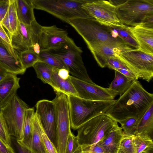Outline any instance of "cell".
I'll list each match as a JSON object with an SVG mask.
<instances>
[{"mask_svg": "<svg viewBox=\"0 0 153 153\" xmlns=\"http://www.w3.org/2000/svg\"><path fill=\"white\" fill-rule=\"evenodd\" d=\"M48 51L65 65L72 76L85 82L94 84L88 74L81 56L82 51L68 37L67 41Z\"/></svg>", "mask_w": 153, "mask_h": 153, "instance_id": "obj_3", "label": "cell"}, {"mask_svg": "<svg viewBox=\"0 0 153 153\" xmlns=\"http://www.w3.org/2000/svg\"><path fill=\"white\" fill-rule=\"evenodd\" d=\"M28 105L16 94L5 106L0 108V117L10 135L21 140L25 114Z\"/></svg>", "mask_w": 153, "mask_h": 153, "instance_id": "obj_9", "label": "cell"}, {"mask_svg": "<svg viewBox=\"0 0 153 153\" xmlns=\"http://www.w3.org/2000/svg\"><path fill=\"white\" fill-rule=\"evenodd\" d=\"M87 0H32L34 9L45 11L68 23L77 18L93 19L82 8Z\"/></svg>", "mask_w": 153, "mask_h": 153, "instance_id": "obj_4", "label": "cell"}, {"mask_svg": "<svg viewBox=\"0 0 153 153\" xmlns=\"http://www.w3.org/2000/svg\"><path fill=\"white\" fill-rule=\"evenodd\" d=\"M114 78L108 88L113 92L116 97L120 96L129 88L134 81L116 71L114 70Z\"/></svg>", "mask_w": 153, "mask_h": 153, "instance_id": "obj_27", "label": "cell"}, {"mask_svg": "<svg viewBox=\"0 0 153 153\" xmlns=\"http://www.w3.org/2000/svg\"><path fill=\"white\" fill-rule=\"evenodd\" d=\"M141 118L131 117L119 122L124 135L134 136L136 134L139 121Z\"/></svg>", "mask_w": 153, "mask_h": 153, "instance_id": "obj_33", "label": "cell"}, {"mask_svg": "<svg viewBox=\"0 0 153 153\" xmlns=\"http://www.w3.org/2000/svg\"><path fill=\"white\" fill-rule=\"evenodd\" d=\"M69 79L78 97L81 98L94 101H110L114 100L116 97L108 88L85 82L71 75Z\"/></svg>", "mask_w": 153, "mask_h": 153, "instance_id": "obj_13", "label": "cell"}, {"mask_svg": "<svg viewBox=\"0 0 153 153\" xmlns=\"http://www.w3.org/2000/svg\"><path fill=\"white\" fill-rule=\"evenodd\" d=\"M19 59L25 69L33 67L39 61L38 55L33 49H28L17 53Z\"/></svg>", "mask_w": 153, "mask_h": 153, "instance_id": "obj_31", "label": "cell"}, {"mask_svg": "<svg viewBox=\"0 0 153 153\" xmlns=\"http://www.w3.org/2000/svg\"><path fill=\"white\" fill-rule=\"evenodd\" d=\"M119 126L117 122L106 114L95 117L77 130L79 146L95 145Z\"/></svg>", "mask_w": 153, "mask_h": 153, "instance_id": "obj_6", "label": "cell"}, {"mask_svg": "<svg viewBox=\"0 0 153 153\" xmlns=\"http://www.w3.org/2000/svg\"><path fill=\"white\" fill-rule=\"evenodd\" d=\"M10 136L7 127L0 117V139L7 145L11 146Z\"/></svg>", "mask_w": 153, "mask_h": 153, "instance_id": "obj_39", "label": "cell"}, {"mask_svg": "<svg viewBox=\"0 0 153 153\" xmlns=\"http://www.w3.org/2000/svg\"><path fill=\"white\" fill-rule=\"evenodd\" d=\"M58 75L60 78L64 79H69L70 76L68 71L65 68L59 69Z\"/></svg>", "mask_w": 153, "mask_h": 153, "instance_id": "obj_42", "label": "cell"}, {"mask_svg": "<svg viewBox=\"0 0 153 153\" xmlns=\"http://www.w3.org/2000/svg\"><path fill=\"white\" fill-rule=\"evenodd\" d=\"M82 8L102 25L109 27L126 26L118 19L116 6L110 0H88L82 5Z\"/></svg>", "mask_w": 153, "mask_h": 153, "instance_id": "obj_11", "label": "cell"}, {"mask_svg": "<svg viewBox=\"0 0 153 153\" xmlns=\"http://www.w3.org/2000/svg\"><path fill=\"white\" fill-rule=\"evenodd\" d=\"M20 79L17 75L8 73L0 81V108L6 105L16 95L20 87Z\"/></svg>", "mask_w": 153, "mask_h": 153, "instance_id": "obj_18", "label": "cell"}, {"mask_svg": "<svg viewBox=\"0 0 153 153\" xmlns=\"http://www.w3.org/2000/svg\"><path fill=\"white\" fill-rule=\"evenodd\" d=\"M10 0H0V23L8 10Z\"/></svg>", "mask_w": 153, "mask_h": 153, "instance_id": "obj_40", "label": "cell"}, {"mask_svg": "<svg viewBox=\"0 0 153 153\" xmlns=\"http://www.w3.org/2000/svg\"><path fill=\"white\" fill-rule=\"evenodd\" d=\"M135 76L149 82L153 77V54L144 52L139 49L127 51L117 55Z\"/></svg>", "mask_w": 153, "mask_h": 153, "instance_id": "obj_10", "label": "cell"}, {"mask_svg": "<svg viewBox=\"0 0 153 153\" xmlns=\"http://www.w3.org/2000/svg\"><path fill=\"white\" fill-rule=\"evenodd\" d=\"M124 135L122 129L119 126L109 132L97 143L109 153H117Z\"/></svg>", "mask_w": 153, "mask_h": 153, "instance_id": "obj_20", "label": "cell"}, {"mask_svg": "<svg viewBox=\"0 0 153 153\" xmlns=\"http://www.w3.org/2000/svg\"><path fill=\"white\" fill-rule=\"evenodd\" d=\"M52 100L54 105L56 121V147L58 153H65L68 135L71 132L68 96L56 92Z\"/></svg>", "mask_w": 153, "mask_h": 153, "instance_id": "obj_8", "label": "cell"}, {"mask_svg": "<svg viewBox=\"0 0 153 153\" xmlns=\"http://www.w3.org/2000/svg\"><path fill=\"white\" fill-rule=\"evenodd\" d=\"M8 73L7 71L0 65V81L5 77Z\"/></svg>", "mask_w": 153, "mask_h": 153, "instance_id": "obj_44", "label": "cell"}, {"mask_svg": "<svg viewBox=\"0 0 153 153\" xmlns=\"http://www.w3.org/2000/svg\"><path fill=\"white\" fill-rule=\"evenodd\" d=\"M16 10L19 22L30 25L35 20L32 0H16Z\"/></svg>", "mask_w": 153, "mask_h": 153, "instance_id": "obj_22", "label": "cell"}, {"mask_svg": "<svg viewBox=\"0 0 153 153\" xmlns=\"http://www.w3.org/2000/svg\"><path fill=\"white\" fill-rule=\"evenodd\" d=\"M111 1L116 6L118 19L126 26L141 25L147 17L153 15V0Z\"/></svg>", "mask_w": 153, "mask_h": 153, "instance_id": "obj_5", "label": "cell"}, {"mask_svg": "<svg viewBox=\"0 0 153 153\" xmlns=\"http://www.w3.org/2000/svg\"><path fill=\"white\" fill-rule=\"evenodd\" d=\"M68 23L82 37L87 45L97 42L125 44L113 36L109 27L102 25L94 19L77 18L69 20Z\"/></svg>", "mask_w": 153, "mask_h": 153, "instance_id": "obj_7", "label": "cell"}, {"mask_svg": "<svg viewBox=\"0 0 153 153\" xmlns=\"http://www.w3.org/2000/svg\"><path fill=\"white\" fill-rule=\"evenodd\" d=\"M33 108H29L26 111L24 120L23 134L21 140H17L18 144L27 148L31 137L33 122L35 114Z\"/></svg>", "mask_w": 153, "mask_h": 153, "instance_id": "obj_26", "label": "cell"}, {"mask_svg": "<svg viewBox=\"0 0 153 153\" xmlns=\"http://www.w3.org/2000/svg\"><path fill=\"white\" fill-rule=\"evenodd\" d=\"M39 128L42 141L48 153H58L56 146L50 140L46 133L40 120Z\"/></svg>", "mask_w": 153, "mask_h": 153, "instance_id": "obj_36", "label": "cell"}, {"mask_svg": "<svg viewBox=\"0 0 153 153\" xmlns=\"http://www.w3.org/2000/svg\"><path fill=\"white\" fill-rule=\"evenodd\" d=\"M0 65L8 73L16 75L23 74L26 70L23 68L19 60L13 56L4 45L1 42Z\"/></svg>", "mask_w": 153, "mask_h": 153, "instance_id": "obj_19", "label": "cell"}, {"mask_svg": "<svg viewBox=\"0 0 153 153\" xmlns=\"http://www.w3.org/2000/svg\"><path fill=\"white\" fill-rule=\"evenodd\" d=\"M68 96L71 128L74 130L95 117L105 114L117 100L94 101Z\"/></svg>", "mask_w": 153, "mask_h": 153, "instance_id": "obj_2", "label": "cell"}, {"mask_svg": "<svg viewBox=\"0 0 153 153\" xmlns=\"http://www.w3.org/2000/svg\"><path fill=\"white\" fill-rule=\"evenodd\" d=\"M32 49L35 53L39 55L41 51L39 43L34 44L33 46Z\"/></svg>", "mask_w": 153, "mask_h": 153, "instance_id": "obj_45", "label": "cell"}, {"mask_svg": "<svg viewBox=\"0 0 153 153\" xmlns=\"http://www.w3.org/2000/svg\"><path fill=\"white\" fill-rule=\"evenodd\" d=\"M137 153H153V140L139 135L134 136Z\"/></svg>", "mask_w": 153, "mask_h": 153, "instance_id": "obj_30", "label": "cell"}, {"mask_svg": "<svg viewBox=\"0 0 153 153\" xmlns=\"http://www.w3.org/2000/svg\"><path fill=\"white\" fill-rule=\"evenodd\" d=\"M19 22L16 12V0H10L8 10L0 23L7 30L9 36L17 31Z\"/></svg>", "mask_w": 153, "mask_h": 153, "instance_id": "obj_25", "label": "cell"}, {"mask_svg": "<svg viewBox=\"0 0 153 153\" xmlns=\"http://www.w3.org/2000/svg\"><path fill=\"white\" fill-rule=\"evenodd\" d=\"M87 46L97 63L102 68L106 67L108 61L111 57H116L122 52L134 48L125 44L107 42H95Z\"/></svg>", "mask_w": 153, "mask_h": 153, "instance_id": "obj_14", "label": "cell"}, {"mask_svg": "<svg viewBox=\"0 0 153 153\" xmlns=\"http://www.w3.org/2000/svg\"><path fill=\"white\" fill-rule=\"evenodd\" d=\"M33 153H34L33 152Z\"/></svg>", "mask_w": 153, "mask_h": 153, "instance_id": "obj_47", "label": "cell"}, {"mask_svg": "<svg viewBox=\"0 0 153 153\" xmlns=\"http://www.w3.org/2000/svg\"><path fill=\"white\" fill-rule=\"evenodd\" d=\"M126 27H113L109 28L113 36L119 38L127 45L134 49H138L137 42Z\"/></svg>", "mask_w": 153, "mask_h": 153, "instance_id": "obj_28", "label": "cell"}, {"mask_svg": "<svg viewBox=\"0 0 153 153\" xmlns=\"http://www.w3.org/2000/svg\"><path fill=\"white\" fill-rule=\"evenodd\" d=\"M136 135L153 139V103L139 120Z\"/></svg>", "mask_w": 153, "mask_h": 153, "instance_id": "obj_24", "label": "cell"}, {"mask_svg": "<svg viewBox=\"0 0 153 153\" xmlns=\"http://www.w3.org/2000/svg\"><path fill=\"white\" fill-rule=\"evenodd\" d=\"M79 146L77 136L71 132L68 138L65 153H74Z\"/></svg>", "mask_w": 153, "mask_h": 153, "instance_id": "obj_38", "label": "cell"}, {"mask_svg": "<svg viewBox=\"0 0 153 153\" xmlns=\"http://www.w3.org/2000/svg\"><path fill=\"white\" fill-rule=\"evenodd\" d=\"M0 42L3 43L2 41V40H1V39H0Z\"/></svg>", "mask_w": 153, "mask_h": 153, "instance_id": "obj_46", "label": "cell"}, {"mask_svg": "<svg viewBox=\"0 0 153 153\" xmlns=\"http://www.w3.org/2000/svg\"><path fill=\"white\" fill-rule=\"evenodd\" d=\"M0 38L3 43L6 47L11 54L16 58L19 59L17 52L13 48L8 33L5 30L4 27L0 23Z\"/></svg>", "mask_w": 153, "mask_h": 153, "instance_id": "obj_35", "label": "cell"}, {"mask_svg": "<svg viewBox=\"0 0 153 153\" xmlns=\"http://www.w3.org/2000/svg\"><path fill=\"white\" fill-rule=\"evenodd\" d=\"M39 122V118L35 113L33 120L31 139L27 148L34 153H48L40 134Z\"/></svg>", "mask_w": 153, "mask_h": 153, "instance_id": "obj_23", "label": "cell"}, {"mask_svg": "<svg viewBox=\"0 0 153 153\" xmlns=\"http://www.w3.org/2000/svg\"><path fill=\"white\" fill-rule=\"evenodd\" d=\"M68 37L66 30L56 25L42 26L38 39L41 51L53 49L65 42Z\"/></svg>", "mask_w": 153, "mask_h": 153, "instance_id": "obj_16", "label": "cell"}, {"mask_svg": "<svg viewBox=\"0 0 153 153\" xmlns=\"http://www.w3.org/2000/svg\"><path fill=\"white\" fill-rule=\"evenodd\" d=\"M37 77L44 83L52 85L51 75L53 67L41 62H38L33 66Z\"/></svg>", "mask_w": 153, "mask_h": 153, "instance_id": "obj_29", "label": "cell"}, {"mask_svg": "<svg viewBox=\"0 0 153 153\" xmlns=\"http://www.w3.org/2000/svg\"><path fill=\"white\" fill-rule=\"evenodd\" d=\"M38 56V62H43L53 67L67 69L65 65L59 59L48 51H41Z\"/></svg>", "mask_w": 153, "mask_h": 153, "instance_id": "obj_32", "label": "cell"}, {"mask_svg": "<svg viewBox=\"0 0 153 153\" xmlns=\"http://www.w3.org/2000/svg\"><path fill=\"white\" fill-rule=\"evenodd\" d=\"M59 69L53 67L51 75V87L56 92H60L68 95L78 97L73 85L69 79H64L58 75Z\"/></svg>", "mask_w": 153, "mask_h": 153, "instance_id": "obj_21", "label": "cell"}, {"mask_svg": "<svg viewBox=\"0 0 153 153\" xmlns=\"http://www.w3.org/2000/svg\"><path fill=\"white\" fill-rule=\"evenodd\" d=\"M117 153H137L134 136L124 135Z\"/></svg>", "mask_w": 153, "mask_h": 153, "instance_id": "obj_34", "label": "cell"}, {"mask_svg": "<svg viewBox=\"0 0 153 153\" xmlns=\"http://www.w3.org/2000/svg\"><path fill=\"white\" fill-rule=\"evenodd\" d=\"M35 107V113L39 117L47 135L56 147V121L53 102L47 100H41L36 103Z\"/></svg>", "mask_w": 153, "mask_h": 153, "instance_id": "obj_15", "label": "cell"}, {"mask_svg": "<svg viewBox=\"0 0 153 153\" xmlns=\"http://www.w3.org/2000/svg\"><path fill=\"white\" fill-rule=\"evenodd\" d=\"M42 27L36 19L30 25L19 22L17 31L9 35L13 48L17 53L32 49L33 45L38 43Z\"/></svg>", "mask_w": 153, "mask_h": 153, "instance_id": "obj_12", "label": "cell"}, {"mask_svg": "<svg viewBox=\"0 0 153 153\" xmlns=\"http://www.w3.org/2000/svg\"><path fill=\"white\" fill-rule=\"evenodd\" d=\"M18 149L19 153H33L26 147L18 144Z\"/></svg>", "mask_w": 153, "mask_h": 153, "instance_id": "obj_43", "label": "cell"}, {"mask_svg": "<svg viewBox=\"0 0 153 153\" xmlns=\"http://www.w3.org/2000/svg\"><path fill=\"white\" fill-rule=\"evenodd\" d=\"M0 153H15L11 146L7 145L0 139Z\"/></svg>", "mask_w": 153, "mask_h": 153, "instance_id": "obj_41", "label": "cell"}, {"mask_svg": "<svg viewBox=\"0 0 153 153\" xmlns=\"http://www.w3.org/2000/svg\"><path fill=\"white\" fill-rule=\"evenodd\" d=\"M153 103V94L136 80L105 114L118 123L131 117L141 118Z\"/></svg>", "mask_w": 153, "mask_h": 153, "instance_id": "obj_1", "label": "cell"}, {"mask_svg": "<svg viewBox=\"0 0 153 153\" xmlns=\"http://www.w3.org/2000/svg\"><path fill=\"white\" fill-rule=\"evenodd\" d=\"M126 27L137 42L138 49L144 52L153 54V28L141 25Z\"/></svg>", "mask_w": 153, "mask_h": 153, "instance_id": "obj_17", "label": "cell"}, {"mask_svg": "<svg viewBox=\"0 0 153 153\" xmlns=\"http://www.w3.org/2000/svg\"><path fill=\"white\" fill-rule=\"evenodd\" d=\"M74 153H109L101 145H95L84 146H79Z\"/></svg>", "mask_w": 153, "mask_h": 153, "instance_id": "obj_37", "label": "cell"}]
</instances>
